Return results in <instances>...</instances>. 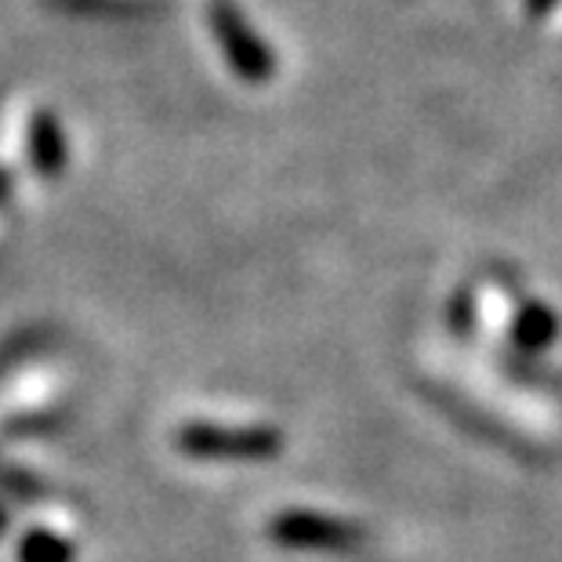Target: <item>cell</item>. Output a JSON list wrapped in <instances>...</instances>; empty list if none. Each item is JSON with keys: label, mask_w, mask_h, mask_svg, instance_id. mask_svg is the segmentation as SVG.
Masks as SVG:
<instances>
[{"label": "cell", "mask_w": 562, "mask_h": 562, "mask_svg": "<svg viewBox=\"0 0 562 562\" xmlns=\"http://www.w3.org/2000/svg\"><path fill=\"white\" fill-rule=\"evenodd\" d=\"M277 537L302 548H349L356 541V530L323 516H286L277 522Z\"/></svg>", "instance_id": "cell-3"}, {"label": "cell", "mask_w": 562, "mask_h": 562, "mask_svg": "<svg viewBox=\"0 0 562 562\" xmlns=\"http://www.w3.org/2000/svg\"><path fill=\"white\" fill-rule=\"evenodd\" d=\"M277 432H214V428H193L186 436L189 450H200L203 458H266L277 450Z\"/></svg>", "instance_id": "cell-2"}, {"label": "cell", "mask_w": 562, "mask_h": 562, "mask_svg": "<svg viewBox=\"0 0 562 562\" xmlns=\"http://www.w3.org/2000/svg\"><path fill=\"white\" fill-rule=\"evenodd\" d=\"M69 11H94V15H110V11H142L146 0H58Z\"/></svg>", "instance_id": "cell-5"}, {"label": "cell", "mask_w": 562, "mask_h": 562, "mask_svg": "<svg viewBox=\"0 0 562 562\" xmlns=\"http://www.w3.org/2000/svg\"><path fill=\"white\" fill-rule=\"evenodd\" d=\"M211 22L214 33L222 41V52L229 55V63L240 69L244 80H266L269 74V55L266 47L258 44V37L244 26L240 11H236L229 0H214L211 4Z\"/></svg>", "instance_id": "cell-1"}, {"label": "cell", "mask_w": 562, "mask_h": 562, "mask_svg": "<svg viewBox=\"0 0 562 562\" xmlns=\"http://www.w3.org/2000/svg\"><path fill=\"white\" fill-rule=\"evenodd\" d=\"M552 330H555V323H552V316H548V308H541V305L526 308V313L519 316V327H516L522 345H548L552 341Z\"/></svg>", "instance_id": "cell-4"}]
</instances>
